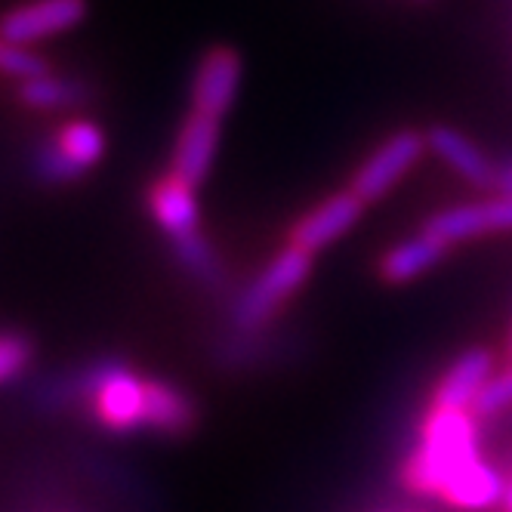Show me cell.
I'll list each match as a JSON object with an SVG mask.
<instances>
[{
	"instance_id": "1",
	"label": "cell",
	"mask_w": 512,
	"mask_h": 512,
	"mask_svg": "<svg viewBox=\"0 0 512 512\" xmlns=\"http://www.w3.org/2000/svg\"><path fill=\"white\" fill-rule=\"evenodd\" d=\"M479 457L482 448L472 411L432 408L420 426L414 451L401 463V482L420 497H438V491L445 488L457 469Z\"/></svg>"
},
{
	"instance_id": "2",
	"label": "cell",
	"mask_w": 512,
	"mask_h": 512,
	"mask_svg": "<svg viewBox=\"0 0 512 512\" xmlns=\"http://www.w3.org/2000/svg\"><path fill=\"white\" fill-rule=\"evenodd\" d=\"M312 275V253L300 247H284L260 269L253 281H247L232 306H229V324L232 331H266V324L281 312V306L297 294Z\"/></svg>"
},
{
	"instance_id": "3",
	"label": "cell",
	"mask_w": 512,
	"mask_h": 512,
	"mask_svg": "<svg viewBox=\"0 0 512 512\" xmlns=\"http://www.w3.org/2000/svg\"><path fill=\"white\" fill-rule=\"evenodd\" d=\"M108 149L105 130L90 118H68L31 152V176L41 186H71L84 179Z\"/></svg>"
},
{
	"instance_id": "4",
	"label": "cell",
	"mask_w": 512,
	"mask_h": 512,
	"mask_svg": "<svg viewBox=\"0 0 512 512\" xmlns=\"http://www.w3.org/2000/svg\"><path fill=\"white\" fill-rule=\"evenodd\" d=\"M423 152H426V133L398 130L386 142H380L371 152V158L355 170L349 189L364 204H371V201L383 198L395 182L423 158Z\"/></svg>"
},
{
	"instance_id": "5",
	"label": "cell",
	"mask_w": 512,
	"mask_h": 512,
	"mask_svg": "<svg viewBox=\"0 0 512 512\" xmlns=\"http://www.w3.org/2000/svg\"><path fill=\"white\" fill-rule=\"evenodd\" d=\"M84 19L87 0H28L0 16V34L16 47L34 50V44L78 28Z\"/></svg>"
},
{
	"instance_id": "6",
	"label": "cell",
	"mask_w": 512,
	"mask_h": 512,
	"mask_svg": "<svg viewBox=\"0 0 512 512\" xmlns=\"http://www.w3.org/2000/svg\"><path fill=\"white\" fill-rule=\"evenodd\" d=\"M238 87H241V56L232 47H210L195 65L189 108L207 118L223 121L232 112Z\"/></svg>"
},
{
	"instance_id": "7",
	"label": "cell",
	"mask_w": 512,
	"mask_h": 512,
	"mask_svg": "<svg viewBox=\"0 0 512 512\" xmlns=\"http://www.w3.org/2000/svg\"><path fill=\"white\" fill-rule=\"evenodd\" d=\"M423 232L435 235L448 247L457 241L491 235V232H512V198L494 195V198L479 201V204H463V207L442 210L432 219H426Z\"/></svg>"
},
{
	"instance_id": "8",
	"label": "cell",
	"mask_w": 512,
	"mask_h": 512,
	"mask_svg": "<svg viewBox=\"0 0 512 512\" xmlns=\"http://www.w3.org/2000/svg\"><path fill=\"white\" fill-rule=\"evenodd\" d=\"M219 124L216 118H207L201 112H189L186 121H182L176 139H173V155H170V170L173 176H179L189 186H201V182L210 176L213 161H216V149H219Z\"/></svg>"
},
{
	"instance_id": "9",
	"label": "cell",
	"mask_w": 512,
	"mask_h": 512,
	"mask_svg": "<svg viewBox=\"0 0 512 512\" xmlns=\"http://www.w3.org/2000/svg\"><path fill=\"white\" fill-rule=\"evenodd\" d=\"M361 210H364V201L352 189L324 198L315 210H309L294 226V232H290V244L315 256L327 244L343 238L361 219Z\"/></svg>"
},
{
	"instance_id": "10",
	"label": "cell",
	"mask_w": 512,
	"mask_h": 512,
	"mask_svg": "<svg viewBox=\"0 0 512 512\" xmlns=\"http://www.w3.org/2000/svg\"><path fill=\"white\" fill-rule=\"evenodd\" d=\"M198 426L195 398L170 380L145 377V420L142 432L158 438H186Z\"/></svg>"
},
{
	"instance_id": "11",
	"label": "cell",
	"mask_w": 512,
	"mask_h": 512,
	"mask_svg": "<svg viewBox=\"0 0 512 512\" xmlns=\"http://www.w3.org/2000/svg\"><path fill=\"white\" fill-rule=\"evenodd\" d=\"M145 204H149L152 219L170 241L201 232V207H198L195 186L182 182L179 176L173 173L158 176L149 186V192H145Z\"/></svg>"
},
{
	"instance_id": "12",
	"label": "cell",
	"mask_w": 512,
	"mask_h": 512,
	"mask_svg": "<svg viewBox=\"0 0 512 512\" xmlns=\"http://www.w3.org/2000/svg\"><path fill=\"white\" fill-rule=\"evenodd\" d=\"M494 374V355L482 346L466 349L451 368L438 380L432 392V408H448V411H469L475 395Z\"/></svg>"
},
{
	"instance_id": "13",
	"label": "cell",
	"mask_w": 512,
	"mask_h": 512,
	"mask_svg": "<svg viewBox=\"0 0 512 512\" xmlns=\"http://www.w3.org/2000/svg\"><path fill=\"white\" fill-rule=\"evenodd\" d=\"M426 149L442 158L457 176H463L466 182L479 189H494V158H488L479 145H475L469 136H463L460 130L448 127V124H435L426 130Z\"/></svg>"
},
{
	"instance_id": "14",
	"label": "cell",
	"mask_w": 512,
	"mask_h": 512,
	"mask_svg": "<svg viewBox=\"0 0 512 512\" xmlns=\"http://www.w3.org/2000/svg\"><path fill=\"white\" fill-rule=\"evenodd\" d=\"M506 494L509 482L503 479V472L485 463L482 457L457 469L445 482V488L438 491V497L457 509H491L497 503H506Z\"/></svg>"
},
{
	"instance_id": "15",
	"label": "cell",
	"mask_w": 512,
	"mask_h": 512,
	"mask_svg": "<svg viewBox=\"0 0 512 512\" xmlns=\"http://www.w3.org/2000/svg\"><path fill=\"white\" fill-rule=\"evenodd\" d=\"M16 96L22 105L38 108V112H75L90 102V84L75 75H56L50 68L38 78L16 84Z\"/></svg>"
},
{
	"instance_id": "16",
	"label": "cell",
	"mask_w": 512,
	"mask_h": 512,
	"mask_svg": "<svg viewBox=\"0 0 512 512\" xmlns=\"http://www.w3.org/2000/svg\"><path fill=\"white\" fill-rule=\"evenodd\" d=\"M448 244L438 241L435 235L429 232H420L408 241L395 244L383 260H380V275L389 281V284H405V281H414L417 275L429 272L438 260L445 256Z\"/></svg>"
},
{
	"instance_id": "17",
	"label": "cell",
	"mask_w": 512,
	"mask_h": 512,
	"mask_svg": "<svg viewBox=\"0 0 512 512\" xmlns=\"http://www.w3.org/2000/svg\"><path fill=\"white\" fill-rule=\"evenodd\" d=\"M170 247H173L176 263L186 269L189 278H195L207 287H223L226 266H223V260H219L216 247L210 244V238L204 232H192L179 241H170Z\"/></svg>"
},
{
	"instance_id": "18",
	"label": "cell",
	"mask_w": 512,
	"mask_h": 512,
	"mask_svg": "<svg viewBox=\"0 0 512 512\" xmlns=\"http://www.w3.org/2000/svg\"><path fill=\"white\" fill-rule=\"evenodd\" d=\"M44 71H50V62L44 56H38L28 47H16L0 34V78H10V81L22 84L28 78L44 75Z\"/></svg>"
},
{
	"instance_id": "19",
	"label": "cell",
	"mask_w": 512,
	"mask_h": 512,
	"mask_svg": "<svg viewBox=\"0 0 512 512\" xmlns=\"http://www.w3.org/2000/svg\"><path fill=\"white\" fill-rule=\"evenodd\" d=\"M506 408H512V368L491 374V380L482 386V392L472 401V417L475 420H491L497 414H503Z\"/></svg>"
},
{
	"instance_id": "20",
	"label": "cell",
	"mask_w": 512,
	"mask_h": 512,
	"mask_svg": "<svg viewBox=\"0 0 512 512\" xmlns=\"http://www.w3.org/2000/svg\"><path fill=\"white\" fill-rule=\"evenodd\" d=\"M34 358V346L25 334L0 331V383H10L28 371Z\"/></svg>"
},
{
	"instance_id": "21",
	"label": "cell",
	"mask_w": 512,
	"mask_h": 512,
	"mask_svg": "<svg viewBox=\"0 0 512 512\" xmlns=\"http://www.w3.org/2000/svg\"><path fill=\"white\" fill-rule=\"evenodd\" d=\"M494 192L503 198H512V155H503L494 161Z\"/></svg>"
},
{
	"instance_id": "22",
	"label": "cell",
	"mask_w": 512,
	"mask_h": 512,
	"mask_svg": "<svg viewBox=\"0 0 512 512\" xmlns=\"http://www.w3.org/2000/svg\"><path fill=\"white\" fill-rule=\"evenodd\" d=\"M506 506H509V512H512V485H509V494H506Z\"/></svg>"
},
{
	"instance_id": "23",
	"label": "cell",
	"mask_w": 512,
	"mask_h": 512,
	"mask_svg": "<svg viewBox=\"0 0 512 512\" xmlns=\"http://www.w3.org/2000/svg\"><path fill=\"white\" fill-rule=\"evenodd\" d=\"M509 352H512V340H509Z\"/></svg>"
}]
</instances>
